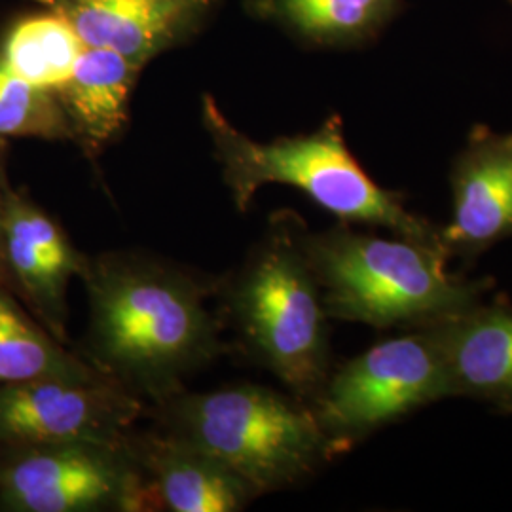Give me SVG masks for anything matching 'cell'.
I'll return each instance as SVG.
<instances>
[{
	"label": "cell",
	"instance_id": "obj_1",
	"mask_svg": "<svg viewBox=\"0 0 512 512\" xmlns=\"http://www.w3.org/2000/svg\"><path fill=\"white\" fill-rule=\"evenodd\" d=\"M84 277L92 346L116 382L164 393L215 349L202 293L184 275L143 260H103Z\"/></svg>",
	"mask_w": 512,
	"mask_h": 512
},
{
	"label": "cell",
	"instance_id": "obj_2",
	"mask_svg": "<svg viewBox=\"0 0 512 512\" xmlns=\"http://www.w3.org/2000/svg\"><path fill=\"white\" fill-rule=\"evenodd\" d=\"M300 239L330 319L421 329L475 306L490 287L448 274L440 243L385 239L346 226L302 232Z\"/></svg>",
	"mask_w": 512,
	"mask_h": 512
},
{
	"label": "cell",
	"instance_id": "obj_3",
	"mask_svg": "<svg viewBox=\"0 0 512 512\" xmlns=\"http://www.w3.org/2000/svg\"><path fill=\"white\" fill-rule=\"evenodd\" d=\"M203 122L239 211L251 205L262 186L287 184L344 222L382 226L401 238L439 243V228L410 213L401 194L370 179L349 150L340 116H330L306 135L258 143L234 128L215 99L205 95Z\"/></svg>",
	"mask_w": 512,
	"mask_h": 512
},
{
	"label": "cell",
	"instance_id": "obj_4",
	"mask_svg": "<svg viewBox=\"0 0 512 512\" xmlns=\"http://www.w3.org/2000/svg\"><path fill=\"white\" fill-rule=\"evenodd\" d=\"M179 418L183 440L219 459L253 495L294 484L336 450L311 406L258 385L190 397Z\"/></svg>",
	"mask_w": 512,
	"mask_h": 512
},
{
	"label": "cell",
	"instance_id": "obj_5",
	"mask_svg": "<svg viewBox=\"0 0 512 512\" xmlns=\"http://www.w3.org/2000/svg\"><path fill=\"white\" fill-rule=\"evenodd\" d=\"M300 234L283 220L260 245L241 275L236 313L264 365L313 399L329 378V315Z\"/></svg>",
	"mask_w": 512,
	"mask_h": 512
},
{
	"label": "cell",
	"instance_id": "obj_6",
	"mask_svg": "<svg viewBox=\"0 0 512 512\" xmlns=\"http://www.w3.org/2000/svg\"><path fill=\"white\" fill-rule=\"evenodd\" d=\"M452 397L435 336L427 327L393 338L338 368L313 397L332 446L363 439L425 404Z\"/></svg>",
	"mask_w": 512,
	"mask_h": 512
},
{
	"label": "cell",
	"instance_id": "obj_7",
	"mask_svg": "<svg viewBox=\"0 0 512 512\" xmlns=\"http://www.w3.org/2000/svg\"><path fill=\"white\" fill-rule=\"evenodd\" d=\"M137 410V403L109 374L0 385V442L23 448H116Z\"/></svg>",
	"mask_w": 512,
	"mask_h": 512
},
{
	"label": "cell",
	"instance_id": "obj_8",
	"mask_svg": "<svg viewBox=\"0 0 512 512\" xmlns=\"http://www.w3.org/2000/svg\"><path fill=\"white\" fill-rule=\"evenodd\" d=\"M0 495L21 512H82L137 503V482L118 450L97 444L25 448L0 471Z\"/></svg>",
	"mask_w": 512,
	"mask_h": 512
},
{
	"label": "cell",
	"instance_id": "obj_9",
	"mask_svg": "<svg viewBox=\"0 0 512 512\" xmlns=\"http://www.w3.org/2000/svg\"><path fill=\"white\" fill-rule=\"evenodd\" d=\"M452 220L439 228L448 256L480 255L512 236V131L475 126L450 171Z\"/></svg>",
	"mask_w": 512,
	"mask_h": 512
},
{
	"label": "cell",
	"instance_id": "obj_10",
	"mask_svg": "<svg viewBox=\"0 0 512 512\" xmlns=\"http://www.w3.org/2000/svg\"><path fill=\"white\" fill-rule=\"evenodd\" d=\"M4 274L12 275L27 304L57 340L65 336L67 289L88 264L50 215L8 190L0 219Z\"/></svg>",
	"mask_w": 512,
	"mask_h": 512
},
{
	"label": "cell",
	"instance_id": "obj_11",
	"mask_svg": "<svg viewBox=\"0 0 512 512\" xmlns=\"http://www.w3.org/2000/svg\"><path fill=\"white\" fill-rule=\"evenodd\" d=\"M452 397H475L512 412V306L495 302L429 325Z\"/></svg>",
	"mask_w": 512,
	"mask_h": 512
},
{
	"label": "cell",
	"instance_id": "obj_12",
	"mask_svg": "<svg viewBox=\"0 0 512 512\" xmlns=\"http://www.w3.org/2000/svg\"><path fill=\"white\" fill-rule=\"evenodd\" d=\"M65 19L90 48L147 63L213 0H38Z\"/></svg>",
	"mask_w": 512,
	"mask_h": 512
},
{
	"label": "cell",
	"instance_id": "obj_13",
	"mask_svg": "<svg viewBox=\"0 0 512 512\" xmlns=\"http://www.w3.org/2000/svg\"><path fill=\"white\" fill-rule=\"evenodd\" d=\"M143 63L105 48L86 46L73 73L55 92L74 139L101 150L128 122L129 97Z\"/></svg>",
	"mask_w": 512,
	"mask_h": 512
},
{
	"label": "cell",
	"instance_id": "obj_14",
	"mask_svg": "<svg viewBox=\"0 0 512 512\" xmlns=\"http://www.w3.org/2000/svg\"><path fill=\"white\" fill-rule=\"evenodd\" d=\"M158 494L175 512H234L253 495L219 459L186 440L158 442L150 454Z\"/></svg>",
	"mask_w": 512,
	"mask_h": 512
},
{
	"label": "cell",
	"instance_id": "obj_15",
	"mask_svg": "<svg viewBox=\"0 0 512 512\" xmlns=\"http://www.w3.org/2000/svg\"><path fill=\"white\" fill-rule=\"evenodd\" d=\"M95 370L61 348L57 338L37 325L0 287V385L42 378H95Z\"/></svg>",
	"mask_w": 512,
	"mask_h": 512
},
{
	"label": "cell",
	"instance_id": "obj_16",
	"mask_svg": "<svg viewBox=\"0 0 512 512\" xmlns=\"http://www.w3.org/2000/svg\"><path fill=\"white\" fill-rule=\"evenodd\" d=\"M270 12L317 44H353L376 37L404 0H268Z\"/></svg>",
	"mask_w": 512,
	"mask_h": 512
},
{
	"label": "cell",
	"instance_id": "obj_17",
	"mask_svg": "<svg viewBox=\"0 0 512 512\" xmlns=\"http://www.w3.org/2000/svg\"><path fill=\"white\" fill-rule=\"evenodd\" d=\"M84 48L73 27L52 12L18 23L0 59L21 78L55 93L73 73Z\"/></svg>",
	"mask_w": 512,
	"mask_h": 512
},
{
	"label": "cell",
	"instance_id": "obj_18",
	"mask_svg": "<svg viewBox=\"0 0 512 512\" xmlns=\"http://www.w3.org/2000/svg\"><path fill=\"white\" fill-rule=\"evenodd\" d=\"M0 137L74 139L67 114L54 92L38 88L0 59Z\"/></svg>",
	"mask_w": 512,
	"mask_h": 512
},
{
	"label": "cell",
	"instance_id": "obj_19",
	"mask_svg": "<svg viewBox=\"0 0 512 512\" xmlns=\"http://www.w3.org/2000/svg\"><path fill=\"white\" fill-rule=\"evenodd\" d=\"M6 194H8V188L4 186V179H2V169H0V219H2V209H4V202H6ZM0 275H4L2 253H0Z\"/></svg>",
	"mask_w": 512,
	"mask_h": 512
},
{
	"label": "cell",
	"instance_id": "obj_20",
	"mask_svg": "<svg viewBox=\"0 0 512 512\" xmlns=\"http://www.w3.org/2000/svg\"><path fill=\"white\" fill-rule=\"evenodd\" d=\"M507 2H509V4H511V6H512V0H507Z\"/></svg>",
	"mask_w": 512,
	"mask_h": 512
}]
</instances>
